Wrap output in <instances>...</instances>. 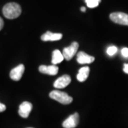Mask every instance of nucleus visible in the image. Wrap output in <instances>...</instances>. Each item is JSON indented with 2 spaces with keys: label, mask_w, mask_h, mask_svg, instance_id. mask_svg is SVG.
Masks as SVG:
<instances>
[{
  "label": "nucleus",
  "mask_w": 128,
  "mask_h": 128,
  "mask_svg": "<svg viewBox=\"0 0 128 128\" xmlns=\"http://www.w3.org/2000/svg\"><path fill=\"white\" fill-rule=\"evenodd\" d=\"M3 14L9 19H14L18 17L22 14V8L20 5L15 2H10L4 5L2 9Z\"/></svg>",
  "instance_id": "obj_1"
},
{
  "label": "nucleus",
  "mask_w": 128,
  "mask_h": 128,
  "mask_svg": "<svg viewBox=\"0 0 128 128\" xmlns=\"http://www.w3.org/2000/svg\"><path fill=\"white\" fill-rule=\"evenodd\" d=\"M49 96L51 99L59 102L64 105H68L73 102V98L69 96L66 92L59 90H53L50 92Z\"/></svg>",
  "instance_id": "obj_2"
},
{
  "label": "nucleus",
  "mask_w": 128,
  "mask_h": 128,
  "mask_svg": "<svg viewBox=\"0 0 128 128\" xmlns=\"http://www.w3.org/2000/svg\"><path fill=\"white\" fill-rule=\"evenodd\" d=\"M78 43L77 42H73L71 45L68 47L64 48L63 50V56L64 57V59L66 60H70L73 58V56L77 54V51L78 49Z\"/></svg>",
  "instance_id": "obj_3"
},
{
  "label": "nucleus",
  "mask_w": 128,
  "mask_h": 128,
  "mask_svg": "<svg viewBox=\"0 0 128 128\" xmlns=\"http://www.w3.org/2000/svg\"><path fill=\"white\" fill-rule=\"evenodd\" d=\"M110 18L114 23L128 26V14L123 12H113L110 15Z\"/></svg>",
  "instance_id": "obj_4"
},
{
  "label": "nucleus",
  "mask_w": 128,
  "mask_h": 128,
  "mask_svg": "<svg viewBox=\"0 0 128 128\" xmlns=\"http://www.w3.org/2000/svg\"><path fill=\"white\" fill-rule=\"evenodd\" d=\"M79 122V114L77 112L70 115L63 122L64 128H75Z\"/></svg>",
  "instance_id": "obj_5"
},
{
  "label": "nucleus",
  "mask_w": 128,
  "mask_h": 128,
  "mask_svg": "<svg viewBox=\"0 0 128 128\" xmlns=\"http://www.w3.org/2000/svg\"><path fill=\"white\" fill-rule=\"evenodd\" d=\"M32 108H33V106H32V104L31 102L25 101L19 105L18 114L22 118H27L29 114H30V112H31V111H32Z\"/></svg>",
  "instance_id": "obj_6"
},
{
  "label": "nucleus",
  "mask_w": 128,
  "mask_h": 128,
  "mask_svg": "<svg viewBox=\"0 0 128 128\" xmlns=\"http://www.w3.org/2000/svg\"><path fill=\"white\" fill-rule=\"evenodd\" d=\"M70 82H71V78L70 77V76L66 74V75H64L61 77L58 78L56 80L54 83V86L58 89L64 88L67 87L70 83Z\"/></svg>",
  "instance_id": "obj_7"
},
{
  "label": "nucleus",
  "mask_w": 128,
  "mask_h": 128,
  "mask_svg": "<svg viewBox=\"0 0 128 128\" xmlns=\"http://www.w3.org/2000/svg\"><path fill=\"white\" fill-rule=\"evenodd\" d=\"M24 66L23 64H20L17 66L16 67H15L13 68L11 72H10V78L12 80H15V81H18L19 80L23 75L24 72Z\"/></svg>",
  "instance_id": "obj_8"
},
{
  "label": "nucleus",
  "mask_w": 128,
  "mask_h": 128,
  "mask_svg": "<svg viewBox=\"0 0 128 128\" xmlns=\"http://www.w3.org/2000/svg\"><path fill=\"white\" fill-rule=\"evenodd\" d=\"M95 60L93 56L88 55L83 51H80L77 54V61L79 64H89Z\"/></svg>",
  "instance_id": "obj_9"
},
{
  "label": "nucleus",
  "mask_w": 128,
  "mask_h": 128,
  "mask_svg": "<svg viewBox=\"0 0 128 128\" xmlns=\"http://www.w3.org/2000/svg\"><path fill=\"white\" fill-rule=\"evenodd\" d=\"M38 70L41 73L50 75V76H55L58 72V68L55 65H51V66L42 65L39 66Z\"/></svg>",
  "instance_id": "obj_10"
},
{
  "label": "nucleus",
  "mask_w": 128,
  "mask_h": 128,
  "mask_svg": "<svg viewBox=\"0 0 128 128\" xmlns=\"http://www.w3.org/2000/svg\"><path fill=\"white\" fill-rule=\"evenodd\" d=\"M63 37L62 34L59 33H52L50 32H46L45 34H44L41 36V38L42 41H58L60 39H61Z\"/></svg>",
  "instance_id": "obj_11"
},
{
  "label": "nucleus",
  "mask_w": 128,
  "mask_h": 128,
  "mask_svg": "<svg viewBox=\"0 0 128 128\" xmlns=\"http://www.w3.org/2000/svg\"><path fill=\"white\" fill-rule=\"evenodd\" d=\"M90 73V68L88 66H85L80 68L77 75V79L80 82H84L86 80V79L89 76Z\"/></svg>",
  "instance_id": "obj_12"
},
{
  "label": "nucleus",
  "mask_w": 128,
  "mask_h": 128,
  "mask_svg": "<svg viewBox=\"0 0 128 128\" xmlns=\"http://www.w3.org/2000/svg\"><path fill=\"white\" fill-rule=\"evenodd\" d=\"M64 59V56L63 54L59 50L56 49L53 51V54H52V60H51V62L53 65H55L56 64H60L61 63Z\"/></svg>",
  "instance_id": "obj_13"
},
{
  "label": "nucleus",
  "mask_w": 128,
  "mask_h": 128,
  "mask_svg": "<svg viewBox=\"0 0 128 128\" xmlns=\"http://www.w3.org/2000/svg\"><path fill=\"white\" fill-rule=\"evenodd\" d=\"M86 3L89 8H96L100 3L101 0H85Z\"/></svg>",
  "instance_id": "obj_14"
},
{
  "label": "nucleus",
  "mask_w": 128,
  "mask_h": 128,
  "mask_svg": "<svg viewBox=\"0 0 128 128\" xmlns=\"http://www.w3.org/2000/svg\"><path fill=\"white\" fill-rule=\"evenodd\" d=\"M118 52V48L114 46H111L108 48L107 49V54L110 56H114L116 53Z\"/></svg>",
  "instance_id": "obj_15"
},
{
  "label": "nucleus",
  "mask_w": 128,
  "mask_h": 128,
  "mask_svg": "<svg viewBox=\"0 0 128 128\" xmlns=\"http://www.w3.org/2000/svg\"><path fill=\"white\" fill-rule=\"evenodd\" d=\"M121 54L124 57L128 58V48H123L121 50Z\"/></svg>",
  "instance_id": "obj_16"
},
{
  "label": "nucleus",
  "mask_w": 128,
  "mask_h": 128,
  "mask_svg": "<svg viewBox=\"0 0 128 128\" xmlns=\"http://www.w3.org/2000/svg\"><path fill=\"white\" fill-rule=\"evenodd\" d=\"M6 110V105L0 102V112H4Z\"/></svg>",
  "instance_id": "obj_17"
},
{
  "label": "nucleus",
  "mask_w": 128,
  "mask_h": 128,
  "mask_svg": "<svg viewBox=\"0 0 128 128\" xmlns=\"http://www.w3.org/2000/svg\"><path fill=\"white\" fill-rule=\"evenodd\" d=\"M123 71L125 73H127V74H128V64H124Z\"/></svg>",
  "instance_id": "obj_18"
},
{
  "label": "nucleus",
  "mask_w": 128,
  "mask_h": 128,
  "mask_svg": "<svg viewBox=\"0 0 128 128\" xmlns=\"http://www.w3.org/2000/svg\"><path fill=\"white\" fill-rule=\"evenodd\" d=\"M4 27V21L2 17H0V31Z\"/></svg>",
  "instance_id": "obj_19"
},
{
  "label": "nucleus",
  "mask_w": 128,
  "mask_h": 128,
  "mask_svg": "<svg viewBox=\"0 0 128 128\" xmlns=\"http://www.w3.org/2000/svg\"><path fill=\"white\" fill-rule=\"evenodd\" d=\"M80 10H81V12H85L86 11V8L85 6H82V7L80 8Z\"/></svg>",
  "instance_id": "obj_20"
},
{
  "label": "nucleus",
  "mask_w": 128,
  "mask_h": 128,
  "mask_svg": "<svg viewBox=\"0 0 128 128\" xmlns=\"http://www.w3.org/2000/svg\"></svg>",
  "instance_id": "obj_21"
}]
</instances>
